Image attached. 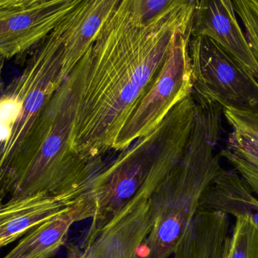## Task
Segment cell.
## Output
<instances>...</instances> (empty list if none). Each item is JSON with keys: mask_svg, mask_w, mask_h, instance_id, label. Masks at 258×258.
I'll return each instance as SVG.
<instances>
[{"mask_svg": "<svg viewBox=\"0 0 258 258\" xmlns=\"http://www.w3.org/2000/svg\"><path fill=\"white\" fill-rule=\"evenodd\" d=\"M90 200H95L92 189L60 195L39 192L9 199L0 207V248L45 221Z\"/></svg>", "mask_w": 258, "mask_h": 258, "instance_id": "obj_9", "label": "cell"}, {"mask_svg": "<svg viewBox=\"0 0 258 258\" xmlns=\"http://www.w3.org/2000/svg\"><path fill=\"white\" fill-rule=\"evenodd\" d=\"M221 123L218 109L197 107L183 156L149 200L152 229L140 258H168L174 254L205 191L224 169L221 156L215 153Z\"/></svg>", "mask_w": 258, "mask_h": 258, "instance_id": "obj_3", "label": "cell"}, {"mask_svg": "<svg viewBox=\"0 0 258 258\" xmlns=\"http://www.w3.org/2000/svg\"><path fill=\"white\" fill-rule=\"evenodd\" d=\"M83 0H46L27 7L0 9V55L25 58Z\"/></svg>", "mask_w": 258, "mask_h": 258, "instance_id": "obj_8", "label": "cell"}, {"mask_svg": "<svg viewBox=\"0 0 258 258\" xmlns=\"http://www.w3.org/2000/svg\"><path fill=\"white\" fill-rule=\"evenodd\" d=\"M189 55L192 93L223 109L258 114L257 80L221 45L208 36H190Z\"/></svg>", "mask_w": 258, "mask_h": 258, "instance_id": "obj_6", "label": "cell"}, {"mask_svg": "<svg viewBox=\"0 0 258 258\" xmlns=\"http://www.w3.org/2000/svg\"><path fill=\"white\" fill-rule=\"evenodd\" d=\"M77 95L71 74L47 103L33 129L17 171L16 183L9 199L39 192L53 195L93 187L104 157L86 159L71 150L77 115Z\"/></svg>", "mask_w": 258, "mask_h": 258, "instance_id": "obj_4", "label": "cell"}, {"mask_svg": "<svg viewBox=\"0 0 258 258\" xmlns=\"http://www.w3.org/2000/svg\"><path fill=\"white\" fill-rule=\"evenodd\" d=\"M197 36L213 39L258 81V61L236 18L233 0H197L190 36Z\"/></svg>", "mask_w": 258, "mask_h": 258, "instance_id": "obj_10", "label": "cell"}, {"mask_svg": "<svg viewBox=\"0 0 258 258\" xmlns=\"http://www.w3.org/2000/svg\"><path fill=\"white\" fill-rule=\"evenodd\" d=\"M223 113L232 128L230 136L258 149V114L231 108L223 109Z\"/></svg>", "mask_w": 258, "mask_h": 258, "instance_id": "obj_18", "label": "cell"}, {"mask_svg": "<svg viewBox=\"0 0 258 258\" xmlns=\"http://www.w3.org/2000/svg\"><path fill=\"white\" fill-rule=\"evenodd\" d=\"M63 48L54 28L25 57L0 94V203L9 200L21 156L47 103L63 80Z\"/></svg>", "mask_w": 258, "mask_h": 258, "instance_id": "obj_5", "label": "cell"}, {"mask_svg": "<svg viewBox=\"0 0 258 258\" xmlns=\"http://www.w3.org/2000/svg\"><path fill=\"white\" fill-rule=\"evenodd\" d=\"M229 215L198 209L174 253V258H221L230 235Z\"/></svg>", "mask_w": 258, "mask_h": 258, "instance_id": "obj_13", "label": "cell"}, {"mask_svg": "<svg viewBox=\"0 0 258 258\" xmlns=\"http://www.w3.org/2000/svg\"><path fill=\"white\" fill-rule=\"evenodd\" d=\"M248 1L258 12V0H248Z\"/></svg>", "mask_w": 258, "mask_h": 258, "instance_id": "obj_22", "label": "cell"}, {"mask_svg": "<svg viewBox=\"0 0 258 258\" xmlns=\"http://www.w3.org/2000/svg\"><path fill=\"white\" fill-rule=\"evenodd\" d=\"M189 38L190 28L177 36L160 71L121 131L113 152L121 151L150 133L178 103L191 95Z\"/></svg>", "mask_w": 258, "mask_h": 258, "instance_id": "obj_7", "label": "cell"}, {"mask_svg": "<svg viewBox=\"0 0 258 258\" xmlns=\"http://www.w3.org/2000/svg\"><path fill=\"white\" fill-rule=\"evenodd\" d=\"M238 171L245 184L258 199V149L229 136L220 153Z\"/></svg>", "mask_w": 258, "mask_h": 258, "instance_id": "obj_16", "label": "cell"}, {"mask_svg": "<svg viewBox=\"0 0 258 258\" xmlns=\"http://www.w3.org/2000/svg\"><path fill=\"white\" fill-rule=\"evenodd\" d=\"M71 258H85L84 254L82 252L77 253V254H74Z\"/></svg>", "mask_w": 258, "mask_h": 258, "instance_id": "obj_23", "label": "cell"}, {"mask_svg": "<svg viewBox=\"0 0 258 258\" xmlns=\"http://www.w3.org/2000/svg\"><path fill=\"white\" fill-rule=\"evenodd\" d=\"M95 211V200L85 202L71 208L33 228L3 258L53 257L64 245L73 224L93 218Z\"/></svg>", "mask_w": 258, "mask_h": 258, "instance_id": "obj_12", "label": "cell"}, {"mask_svg": "<svg viewBox=\"0 0 258 258\" xmlns=\"http://www.w3.org/2000/svg\"><path fill=\"white\" fill-rule=\"evenodd\" d=\"M46 0H0V9L27 7Z\"/></svg>", "mask_w": 258, "mask_h": 258, "instance_id": "obj_20", "label": "cell"}, {"mask_svg": "<svg viewBox=\"0 0 258 258\" xmlns=\"http://www.w3.org/2000/svg\"><path fill=\"white\" fill-rule=\"evenodd\" d=\"M3 204H4V203H0V207H1V206H3Z\"/></svg>", "mask_w": 258, "mask_h": 258, "instance_id": "obj_24", "label": "cell"}, {"mask_svg": "<svg viewBox=\"0 0 258 258\" xmlns=\"http://www.w3.org/2000/svg\"><path fill=\"white\" fill-rule=\"evenodd\" d=\"M196 2L197 0H122L113 15L124 24L144 27L176 8L195 6Z\"/></svg>", "mask_w": 258, "mask_h": 258, "instance_id": "obj_15", "label": "cell"}, {"mask_svg": "<svg viewBox=\"0 0 258 258\" xmlns=\"http://www.w3.org/2000/svg\"><path fill=\"white\" fill-rule=\"evenodd\" d=\"M135 258H140L139 255L138 254V255H137Z\"/></svg>", "mask_w": 258, "mask_h": 258, "instance_id": "obj_25", "label": "cell"}, {"mask_svg": "<svg viewBox=\"0 0 258 258\" xmlns=\"http://www.w3.org/2000/svg\"><path fill=\"white\" fill-rule=\"evenodd\" d=\"M195 115L196 101L191 93L150 133L135 140L106 163L94 180L96 211L82 251L135 197H151L183 156Z\"/></svg>", "mask_w": 258, "mask_h": 258, "instance_id": "obj_2", "label": "cell"}, {"mask_svg": "<svg viewBox=\"0 0 258 258\" xmlns=\"http://www.w3.org/2000/svg\"><path fill=\"white\" fill-rule=\"evenodd\" d=\"M6 60V59L3 56L0 55V94L3 92L5 89V83L3 79V71Z\"/></svg>", "mask_w": 258, "mask_h": 258, "instance_id": "obj_21", "label": "cell"}, {"mask_svg": "<svg viewBox=\"0 0 258 258\" xmlns=\"http://www.w3.org/2000/svg\"><path fill=\"white\" fill-rule=\"evenodd\" d=\"M221 258H258V227L248 217H238Z\"/></svg>", "mask_w": 258, "mask_h": 258, "instance_id": "obj_17", "label": "cell"}, {"mask_svg": "<svg viewBox=\"0 0 258 258\" xmlns=\"http://www.w3.org/2000/svg\"><path fill=\"white\" fill-rule=\"evenodd\" d=\"M194 6H180L144 27L113 15L71 73L77 95L71 150L83 159L113 153L116 139L151 86ZM114 13V12H113Z\"/></svg>", "mask_w": 258, "mask_h": 258, "instance_id": "obj_1", "label": "cell"}, {"mask_svg": "<svg viewBox=\"0 0 258 258\" xmlns=\"http://www.w3.org/2000/svg\"><path fill=\"white\" fill-rule=\"evenodd\" d=\"M236 15L240 18L251 51L258 61V12L248 0H233Z\"/></svg>", "mask_w": 258, "mask_h": 258, "instance_id": "obj_19", "label": "cell"}, {"mask_svg": "<svg viewBox=\"0 0 258 258\" xmlns=\"http://www.w3.org/2000/svg\"><path fill=\"white\" fill-rule=\"evenodd\" d=\"M199 209L218 211L235 218L248 217L258 227V199L233 171H222L205 191Z\"/></svg>", "mask_w": 258, "mask_h": 258, "instance_id": "obj_14", "label": "cell"}, {"mask_svg": "<svg viewBox=\"0 0 258 258\" xmlns=\"http://www.w3.org/2000/svg\"><path fill=\"white\" fill-rule=\"evenodd\" d=\"M150 198L135 197L81 251L85 258H135L150 233Z\"/></svg>", "mask_w": 258, "mask_h": 258, "instance_id": "obj_11", "label": "cell"}]
</instances>
